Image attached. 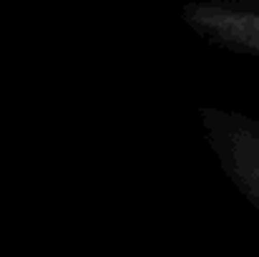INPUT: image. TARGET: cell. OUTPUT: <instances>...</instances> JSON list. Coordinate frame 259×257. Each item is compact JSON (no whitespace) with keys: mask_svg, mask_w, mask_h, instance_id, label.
Returning <instances> with one entry per match:
<instances>
[]
</instances>
